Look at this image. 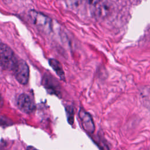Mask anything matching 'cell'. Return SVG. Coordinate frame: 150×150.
Returning <instances> with one entry per match:
<instances>
[{
  "label": "cell",
  "mask_w": 150,
  "mask_h": 150,
  "mask_svg": "<svg viewBox=\"0 0 150 150\" xmlns=\"http://www.w3.org/2000/svg\"><path fill=\"white\" fill-rule=\"evenodd\" d=\"M29 16L35 26L42 32L49 33L52 30V20L41 12L35 10H31L29 12Z\"/></svg>",
  "instance_id": "7a4b0ae2"
},
{
  "label": "cell",
  "mask_w": 150,
  "mask_h": 150,
  "mask_svg": "<svg viewBox=\"0 0 150 150\" xmlns=\"http://www.w3.org/2000/svg\"><path fill=\"white\" fill-rule=\"evenodd\" d=\"M66 112L68 122L71 125L74 122V111L73 107L71 105H68L66 107Z\"/></svg>",
  "instance_id": "ba28073f"
},
{
  "label": "cell",
  "mask_w": 150,
  "mask_h": 150,
  "mask_svg": "<svg viewBox=\"0 0 150 150\" xmlns=\"http://www.w3.org/2000/svg\"><path fill=\"white\" fill-rule=\"evenodd\" d=\"M18 61L12 49L6 44L0 43V67L5 70H13Z\"/></svg>",
  "instance_id": "6da1fadb"
},
{
  "label": "cell",
  "mask_w": 150,
  "mask_h": 150,
  "mask_svg": "<svg viewBox=\"0 0 150 150\" xmlns=\"http://www.w3.org/2000/svg\"><path fill=\"white\" fill-rule=\"evenodd\" d=\"M26 150H38V149L33 146H27Z\"/></svg>",
  "instance_id": "8fae6325"
},
{
  "label": "cell",
  "mask_w": 150,
  "mask_h": 150,
  "mask_svg": "<svg viewBox=\"0 0 150 150\" xmlns=\"http://www.w3.org/2000/svg\"><path fill=\"white\" fill-rule=\"evenodd\" d=\"M17 105L19 109L25 113H30L35 108V104L31 97L26 94H21L18 98Z\"/></svg>",
  "instance_id": "277c9868"
},
{
  "label": "cell",
  "mask_w": 150,
  "mask_h": 150,
  "mask_svg": "<svg viewBox=\"0 0 150 150\" xmlns=\"http://www.w3.org/2000/svg\"><path fill=\"white\" fill-rule=\"evenodd\" d=\"M11 124V121H8V119L5 117H0V125H9Z\"/></svg>",
  "instance_id": "9c48e42d"
},
{
  "label": "cell",
  "mask_w": 150,
  "mask_h": 150,
  "mask_svg": "<svg viewBox=\"0 0 150 150\" xmlns=\"http://www.w3.org/2000/svg\"><path fill=\"white\" fill-rule=\"evenodd\" d=\"M3 104H4V100H3V98H2V96L0 94V108L2 107Z\"/></svg>",
  "instance_id": "7c38bea8"
},
{
  "label": "cell",
  "mask_w": 150,
  "mask_h": 150,
  "mask_svg": "<svg viewBox=\"0 0 150 150\" xmlns=\"http://www.w3.org/2000/svg\"><path fill=\"white\" fill-rule=\"evenodd\" d=\"M100 1V0H87V2L90 5L96 6V5H98L99 4Z\"/></svg>",
  "instance_id": "30bf717a"
},
{
  "label": "cell",
  "mask_w": 150,
  "mask_h": 150,
  "mask_svg": "<svg viewBox=\"0 0 150 150\" xmlns=\"http://www.w3.org/2000/svg\"><path fill=\"white\" fill-rule=\"evenodd\" d=\"M79 116L83 129L89 134L94 133L95 125L90 114L81 108L79 110Z\"/></svg>",
  "instance_id": "5b68a950"
},
{
  "label": "cell",
  "mask_w": 150,
  "mask_h": 150,
  "mask_svg": "<svg viewBox=\"0 0 150 150\" xmlns=\"http://www.w3.org/2000/svg\"><path fill=\"white\" fill-rule=\"evenodd\" d=\"M49 63L60 79L62 80H64V73L60 62L54 59H50L49 60Z\"/></svg>",
  "instance_id": "52a82bcc"
},
{
  "label": "cell",
  "mask_w": 150,
  "mask_h": 150,
  "mask_svg": "<svg viewBox=\"0 0 150 150\" xmlns=\"http://www.w3.org/2000/svg\"><path fill=\"white\" fill-rule=\"evenodd\" d=\"M13 72L16 80L21 84L25 85L29 79V68L25 61L18 60Z\"/></svg>",
  "instance_id": "3957f363"
},
{
  "label": "cell",
  "mask_w": 150,
  "mask_h": 150,
  "mask_svg": "<svg viewBox=\"0 0 150 150\" xmlns=\"http://www.w3.org/2000/svg\"><path fill=\"white\" fill-rule=\"evenodd\" d=\"M43 85L49 93L59 96L60 94L59 84L52 77L47 76L43 78Z\"/></svg>",
  "instance_id": "8992f818"
}]
</instances>
